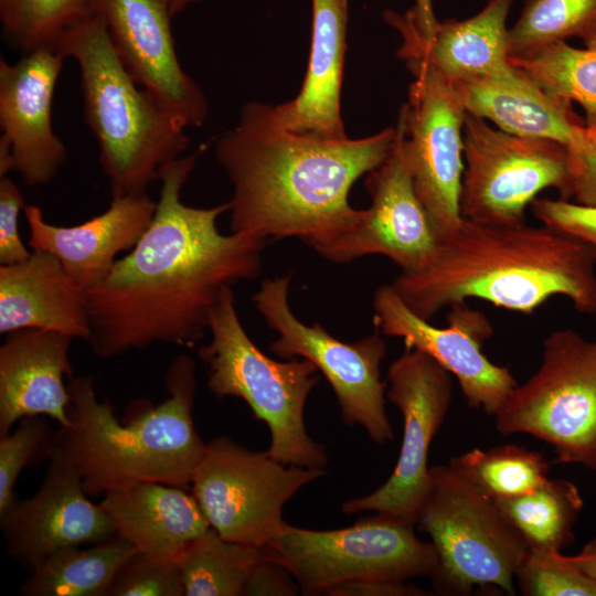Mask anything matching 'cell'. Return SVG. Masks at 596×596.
I'll list each match as a JSON object with an SVG mask.
<instances>
[{
	"label": "cell",
	"instance_id": "cell-12",
	"mask_svg": "<svg viewBox=\"0 0 596 596\" xmlns=\"http://www.w3.org/2000/svg\"><path fill=\"white\" fill-rule=\"evenodd\" d=\"M465 170L460 212L466 220L513 225L524 223L525 209L546 189L572 200L568 148L490 127L466 113L462 128Z\"/></svg>",
	"mask_w": 596,
	"mask_h": 596
},
{
	"label": "cell",
	"instance_id": "cell-39",
	"mask_svg": "<svg viewBox=\"0 0 596 596\" xmlns=\"http://www.w3.org/2000/svg\"><path fill=\"white\" fill-rule=\"evenodd\" d=\"M570 151L572 200L596 206V127H589L585 142Z\"/></svg>",
	"mask_w": 596,
	"mask_h": 596
},
{
	"label": "cell",
	"instance_id": "cell-9",
	"mask_svg": "<svg viewBox=\"0 0 596 596\" xmlns=\"http://www.w3.org/2000/svg\"><path fill=\"white\" fill-rule=\"evenodd\" d=\"M263 550L289 571L307 595H326L354 581L430 577L438 564L433 544L422 541L414 525L377 513L337 530L287 523Z\"/></svg>",
	"mask_w": 596,
	"mask_h": 596
},
{
	"label": "cell",
	"instance_id": "cell-13",
	"mask_svg": "<svg viewBox=\"0 0 596 596\" xmlns=\"http://www.w3.org/2000/svg\"><path fill=\"white\" fill-rule=\"evenodd\" d=\"M407 67L414 81L396 126L415 192L440 241L464 219L460 196L466 110L453 83L426 65L412 63Z\"/></svg>",
	"mask_w": 596,
	"mask_h": 596
},
{
	"label": "cell",
	"instance_id": "cell-5",
	"mask_svg": "<svg viewBox=\"0 0 596 596\" xmlns=\"http://www.w3.org/2000/svg\"><path fill=\"white\" fill-rule=\"evenodd\" d=\"M55 50L78 65L84 121L111 196L146 193L187 150V127L135 81L95 9L65 31Z\"/></svg>",
	"mask_w": 596,
	"mask_h": 596
},
{
	"label": "cell",
	"instance_id": "cell-26",
	"mask_svg": "<svg viewBox=\"0 0 596 596\" xmlns=\"http://www.w3.org/2000/svg\"><path fill=\"white\" fill-rule=\"evenodd\" d=\"M117 533L137 551L179 557L211 529L196 499L184 488L140 481L107 491L99 503Z\"/></svg>",
	"mask_w": 596,
	"mask_h": 596
},
{
	"label": "cell",
	"instance_id": "cell-37",
	"mask_svg": "<svg viewBox=\"0 0 596 596\" xmlns=\"http://www.w3.org/2000/svg\"><path fill=\"white\" fill-rule=\"evenodd\" d=\"M530 207L541 224L585 243L596 256V206L536 198Z\"/></svg>",
	"mask_w": 596,
	"mask_h": 596
},
{
	"label": "cell",
	"instance_id": "cell-25",
	"mask_svg": "<svg viewBox=\"0 0 596 596\" xmlns=\"http://www.w3.org/2000/svg\"><path fill=\"white\" fill-rule=\"evenodd\" d=\"M22 329L89 339L84 291L49 252L32 251L24 262L0 265V332Z\"/></svg>",
	"mask_w": 596,
	"mask_h": 596
},
{
	"label": "cell",
	"instance_id": "cell-22",
	"mask_svg": "<svg viewBox=\"0 0 596 596\" xmlns=\"http://www.w3.org/2000/svg\"><path fill=\"white\" fill-rule=\"evenodd\" d=\"M311 43L299 94L272 106L284 128L321 138H347L341 116V89L349 0H311Z\"/></svg>",
	"mask_w": 596,
	"mask_h": 596
},
{
	"label": "cell",
	"instance_id": "cell-23",
	"mask_svg": "<svg viewBox=\"0 0 596 596\" xmlns=\"http://www.w3.org/2000/svg\"><path fill=\"white\" fill-rule=\"evenodd\" d=\"M514 0H486L465 20L439 21L433 36L419 41L402 36L398 58L428 66L450 83L504 78L517 73L510 61L507 18Z\"/></svg>",
	"mask_w": 596,
	"mask_h": 596
},
{
	"label": "cell",
	"instance_id": "cell-28",
	"mask_svg": "<svg viewBox=\"0 0 596 596\" xmlns=\"http://www.w3.org/2000/svg\"><path fill=\"white\" fill-rule=\"evenodd\" d=\"M496 502L530 550L561 552L574 542L584 507L576 485L560 478H549L529 493Z\"/></svg>",
	"mask_w": 596,
	"mask_h": 596
},
{
	"label": "cell",
	"instance_id": "cell-16",
	"mask_svg": "<svg viewBox=\"0 0 596 596\" xmlns=\"http://www.w3.org/2000/svg\"><path fill=\"white\" fill-rule=\"evenodd\" d=\"M374 324L385 336L401 338L406 349L418 350L441 365L459 383L467 405L494 416L518 385L511 371L481 351L491 329L482 315L464 304L451 307L449 326L438 328L414 313L392 285L373 296Z\"/></svg>",
	"mask_w": 596,
	"mask_h": 596
},
{
	"label": "cell",
	"instance_id": "cell-17",
	"mask_svg": "<svg viewBox=\"0 0 596 596\" xmlns=\"http://www.w3.org/2000/svg\"><path fill=\"white\" fill-rule=\"evenodd\" d=\"M65 57L55 49L0 58V178L10 171L28 187L50 183L67 160L54 132L52 104Z\"/></svg>",
	"mask_w": 596,
	"mask_h": 596
},
{
	"label": "cell",
	"instance_id": "cell-36",
	"mask_svg": "<svg viewBox=\"0 0 596 596\" xmlns=\"http://www.w3.org/2000/svg\"><path fill=\"white\" fill-rule=\"evenodd\" d=\"M107 596H185L178 557L136 551L118 570Z\"/></svg>",
	"mask_w": 596,
	"mask_h": 596
},
{
	"label": "cell",
	"instance_id": "cell-33",
	"mask_svg": "<svg viewBox=\"0 0 596 596\" xmlns=\"http://www.w3.org/2000/svg\"><path fill=\"white\" fill-rule=\"evenodd\" d=\"M94 11V0H0L1 33L21 55L55 49L71 26Z\"/></svg>",
	"mask_w": 596,
	"mask_h": 596
},
{
	"label": "cell",
	"instance_id": "cell-21",
	"mask_svg": "<svg viewBox=\"0 0 596 596\" xmlns=\"http://www.w3.org/2000/svg\"><path fill=\"white\" fill-rule=\"evenodd\" d=\"M0 347V437L26 416L43 415L67 427L70 395L64 377H74L73 337L22 329L6 334Z\"/></svg>",
	"mask_w": 596,
	"mask_h": 596
},
{
	"label": "cell",
	"instance_id": "cell-11",
	"mask_svg": "<svg viewBox=\"0 0 596 596\" xmlns=\"http://www.w3.org/2000/svg\"><path fill=\"white\" fill-rule=\"evenodd\" d=\"M290 275L264 279L253 302L278 338L269 350L283 359L311 361L332 387L345 424L361 426L376 444L393 440L385 409L387 383L381 379L386 344L379 333L354 342L331 336L321 324H306L291 311Z\"/></svg>",
	"mask_w": 596,
	"mask_h": 596
},
{
	"label": "cell",
	"instance_id": "cell-45",
	"mask_svg": "<svg viewBox=\"0 0 596 596\" xmlns=\"http://www.w3.org/2000/svg\"><path fill=\"white\" fill-rule=\"evenodd\" d=\"M593 315L595 316V322H596V310H595V312Z\"/></svg>",
	"mask_w": 596,
	"mask_h": 596
},
{
	"label": "cell",
	"instance_id": "cell-20",
	"mask_svg": "<svg viewBox=\"0 0 596 596\" xmlns=\"http://www.w3.org/2000/svg\"><path fill=\"white\" fill-rule=\"evenodd\" d=\"M157 201L148 193L111 196L103 213L72 226L45 221L35 204L25 205L28 245L53 254L84 292L99 284L120 253L131 251L150 225Z\"/></svg>",
	"mask_w": 596,
	"mask_h": 596
},
{
	"label": "cell",
	"instance_id": "cell-35",
	"mask_svg": "<svg viewBox=\"0 0 596 596\" xmlns=\"http://www.w3.org/2000/svg\"><path fill=\"white\" fill-rule=\"evenodd\" d=\"M515 583L524 596H596V578L561 551L529 549Z\"/></svg>",
	"mask_w": 596,
	"mask_h": 596
},
{
	"label": "cell",
	"instance_id": "cell-43",
	"mask_svg": "<svg viewBox=\"0 0 596 596\" xmlns=\"http://www.w3.org/2000/svg\"><path fill=\"white\" fill-rule=\"evenodd\" d=\"M566 557L578 568L596 578V538L587 542L577 554L566 555Z\"/></svg>",
	"mask_w": 596,
	"mask_h": 596
},
{
	"label": "cell",
	"instance_id": "cell-24",
	"mask_svg": "<svg viewBox=\"0 0 596 596\" xmlns=\"http://www.w3.org/2000/svg\"><path fill=\"white\" fill-rule=\"evenodd\" d=\"M453 85L466 113L489 119L505 132L553 140L568 149L581 147L589 134L571 100L545 91L518 67L511 77Z\"/></svg>",
	"mask_w": 596,
	"mask_h": 596
},
{
	"label": "cell",
	"instance_id": "cell-15",
	"mask_svg": "<svg viewBox=\"0 0 596 596\" xmlns=\"http://www.w3.org/2000/svg\"><path fill=\"white\" fill-rule=\"evenodd\" d=\"M385 160L366 174L371 205L360 220L316 249L333 263H348L365 255H383L402 273L425 268L438 249V237L421 203L403 155L401 131Z\"/></svg>",
	"mask_w": 596,
	"mask_h": 596
},
{
	"label": "cell",
	"instance_id": "cell-29",
	"mask_svg": "<svg viewBox=\"0 0 596 596\" xmlns=\"http://www.w3.org/2000/svg\"><path fill=\"white\" fill-rule=\"evenodd\" d=\"M263 549L222 539L212 528L179 555L185 596H238Z\"/></svg>",
	"mask_w": 596,
	"mask_h": 596
},
{
	"label": "cell",
	"instance_id": "cell-38",
	"mask_svg": "<svg viewBox=\"0 0 596 596\" xmlns=\"http://www.w3.org/2000/svg\"><path fill=\"white\" fill-rule=\"evenodd\" d=\"M25 206L20 188L8 177L0 178V265L28 259L32 252L23 244L19 230V213Z\"/></svg>",
	"mask_w": 596,
	"mask_h": 596
},
{
	"label": "cell",
	"instance_id": "cell-32",
	"mask_svg": "<svg viewBox=\"0 0 596 596\" xmlns=\"http://www.w3.org/2000/svg\"><path fill=\"white\" fill-rule=\"evenodd\" d=\"M596 34V0H525L509 30L510 60L532 56L544 47L576 36Z\"/></svg>",
	"mask_w": 596,
	"mask_h": 596
},
{
	"label": "cell",
	"instance_id": "cell-18",
	"mask_svg": "<svg viewBox=\"0 0 596 596\" xmlns=\"http://www.w3.org/2000/svg\"><path fill=\"white\" fill-rule=\"evenodd\" d=\"M88 498L77 470L55 441L38 492L18 499L0 514L7 553L31 572L60 549L94 544L117 534L102 505Z\"/></svg>",
	"mask_w": 596,
	"mask_h": 596
},
{
	"label": "cell",
	"instance_id": "cell-27",
	"mask_svg": "<svg viewBox=\"0 0 596 596\" xmlns=\"http://www.w3.org/2000/svg\"><path fill=\"white\" fill-rule=\"evenodd\" d=\"M60 549L42 560L22 583L23 596H107L118 570L137 549L120 534Z\"/></svg>",
	"mask_w": 596,
	"mask_h": 596
},
{
	"label": "cell",
	"instance_id": "cell-4",
	"mask_svg": "<svg viewBox=\"0 0 596 596\" xmlns=\"http://www.w3.org/2000/svg\"><path fill=\"white\" fill-rule=\"evenodd\" d=\"M164 387L163 402L136 401L121 422L113 405L98 400L92 377L68 380L70 425L58 427L56 444L77 470L88 497L140 481L191 485L206 443L193 422L196 379L189 355L171 362Z\"/></svg>",
	"mask_w": 596,
	"mask_h": 596
},
{
	"label": "cell",
	"instance_id": "cell-2",
	"mask_svg": "<svg viewBox=\"0 0 596 596\" xmlns=\"http://www.w3.org/2000/svg\"><path fill=\"white\" fill-rule=\"evenodd\" d=\"M395 134V127L360 139L297 134L275 120L270 105L245 103L215 143L233 189L232 232L297 237L316 251L360 220L350 190L385 160Z\"/></svg>",
	"mask_w": 596,
	"mask_h": 596
},
{
	"label": "cell",
	"instance_id": "cell-31",
	"mask_svg": "<svg viewBox=\"0 0 596 596\" xmlns=\"http://www.w3.org/2000/svg\"><path fill=\"white\" fill-rule=\"evenodd\" d=\"M584 47L558 42L530 57L510 60L545 91L577 103L585 111V123L596 127V34Z\"/></svg>",
	"mask_w": 596,
	"mask_h": 596
},
{
	"label": "cell",
	"instance_id": "cell-19",
	"mask_svg": "<svg viewBox=\"0 0 596 596\" xmlns=\"http://www.w3.org/2000/svg\"><path fill=\"white\" fill-rule=\"evenodd\" d=\"M115 51L135 81L187 128L201 127L209 103L181 66L169 0H94Z\"/></svg>",
	"mask_w": 596,
	"mask_h": 596
},
{
	"label": "cell",
	"instance_id": "cell-40",
	"mask_svg": "<svg viewBox=\"0 0 596 596\" xmlns=\"http://www.w3.org/2000/svg\"><path fill=\"white\" fill-rule=\"evenodd\" d=\"M299 588L289 571L265 554L253 568L242 595L292 596L298 593Z\"/></svg>",
	"mask_w": 596,
	"mask_h": 596
},
{
	"label": "cell",
	"instance_id": "cell-10",
	"mask_svg": "<svg viewBox=\"0 0 596 596\" xmlns=\"http://www.w3.org/2000/svg\"><path fill=\"white\" fill-rule=\"evenodd\" d=\"M323 469L285 465L227 436L206 443L192 481L210 526L224 540L265 547L286 526L283 508Z\"/></svg>",
	"mask_w": 596,
	"mask_h": 596
},
{
	"label": "cell",
	"instance_id": "cell-30",
	"mask_svg": "<svg viewBox=\"0 0 596 596\" xmlns=\"http://www.w3.org/2000/svg\"><path fill=\"white\" fill-rule=\"evenodd\" d=\"M449 464L494 501L529 493L550 478L542 454L513 444L472 448Z\"/></svg>",
	"mask_w": 596,
	"mask_h": 596
},
{
	"label": "cell",
	"instance_id": "cell-44",
	"mask_svg": "<svg viewBox=\"0 0 596 596\" xmlns=\"http://www.w3.org/2000/svg\"><path fill=\"white\" fill-rule=\"evenodd\" d=\"M170 1V11L172 17H175L182 13L189 6L200 1V0H169Z\"/></svg>",
	"mask_w": 596,
	"mask_h": 596
},
{
	"label": "cell",
	"instance_id": "cell-6",
	"mask_svg": "<svg viewBox=\"0 0 596 596\" xmlns=\"http://www.w3.org/2000/svg\"><path fill=\"white\" fill-rule=\"evenodd\" d=\"M211 340L198 355L205 364L207 387L219 398L243 400L269 430V456L285 464L323 469V445L307 433L306 401L319 381L307 359L276 361L249 338L236 310L232 287L221 294L209 318Z\"/></svg>",
	"mask_w": 596,
	"mask_h": 596
},
{
	"label": "cell",
	"instance_id": "cell-14",
	"mask_svg": "<svg viewBox=\"0 0 596 596\" xmlns=\"http://www.w3.org/2000/svg\"><path fill=\"white\" fill-rule=\"evenodd\" d=\"M387 383L386 397L403 417L397 462L380 488L341 509L345 514L375 512L415 526L430 483L429 447L450 408L453 380L430 356L406 349L391 364Z\"/></svg>",
	"mask_w": 596,
	"mask_h": 596
},
{
	"label": "cell",
	"instance_id": "cell-42",
	"mask_svg": "<svg viewBox=\"0 0 596 596\" xmlns=\"http://www.w3.org/2000/svg\"><path fill=\"white\" fill-rule=\"evenodd\" d=\"M331 596H422L424 590L403 581L363 579L336 586Z\"/></svg>",
	"mask_w": 596,
	"mask_h": 596
},
{
	"label": "cell",
	"instance_id": "cell-8",
	"mask_svg": "<svg viewBox=\"0 0 596 596\" xmlns=\"http://www.w3.org/2000/svg\"><path fill=\"white\" fill-rule=\"evenodd\" d=\"M493 417L501 435H531L552 446L555 462L596 470V340L549 333L539 369Z\"/></svg>",
	"mask_w": 596,
	"mask_h": 596
},
{
	"label": "cell",
	"instance_id": "cell-41",
	"mask_svg": "<svg viewBox=\"0 0 596 596\" xmlns=\"http://www.w3.org/2000/svg\"><path fill=\"white\" fill-rule=\"evenodd\" d=\"M384 20L401 35L419 41L430 39L439 23L435 17L433 0H415L413 7L404 13L386 10Z\"/></svg>",
	"mask_w": 596,
	"mask_h": 596
},
{
	"label": "cell",
	"instance_id": "cell-34",
	"mask_svg": "<svg viewBox=\"0 0 596 596\" xmlns=\"http://www.w3.org/2000/svg\"><path fill=\"white\" fill-rule=\"evenodd\" d=\"M56 433L46 416L35 415L23 417L13 432L0 437V514L18 500L14 486L21 471L50 458Z\"/></svg>",
	"mask_w": 596,
	"mask_h": 596
},
{
	"label": "cell",
	"instance_id": "cell-3",
	"mask_svg": "<svg viewBox=\"0 0 596 596\" xmlns=\"http://www.w3.org/2000/svg\"><path fill=\"white\" fill-rule=\"evenodd\" d=\"M418 317L479 299L531 313L553 297L584 313L596 310V256L585 243L549 226L462 219L438 243L429 265L391 284Z\"/></svg>",
	"mask_w": 596,
	"mask_h": 596
},
{
	"label": "cell",
	"instance_id": "cell-7",
	"mask_svg": "<svg viewBox=\"0 0 596 596\" xmlns=\"http://www.w3.org/2000/svg\"><path fill=\"white\" fill-rule=\"evenodd\" d=\"M417 525L437 554L430 576L437 592L468 595L479 587L515 594L528 544L498 503L449 462L430 467Z\"/></svg>",
	"mask_w": 596,
	"mask_h": 596
},
{
	"label": "cell",
	"instance_id": "cell-1",
	"mask_svg": "<svg viewBox=\"0 0 596 596\" xmlns=\"http://www.w3.org/2000/svg\"><path fill=\"white\" fill-rule=\"evenodd\" d=\"M198 153L171 162L159 178L153 219L108 275L84 292L88 342L113 358L162 342L192 348L209 331L212 308L227 287L256 278L266 240L225 235L217 220L228 202L213 207L181 199Z\"/></svg>",
	"mask_w": 596,
	"mask_h": 596
}]
</instances>
